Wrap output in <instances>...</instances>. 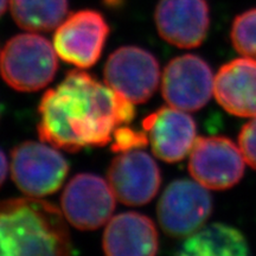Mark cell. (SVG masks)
Segmentation results:
<instances>
[{"label":"cell","mask_w":256,"mask_h":256,"mask_svg":"<svg viewBox=\"0 0 256 256\" xmlns=\"http://www.w3.org/2000/svg\"><path fill=\"white\" fill-rule=\"evenodd\" d=\"M214 78L209 64L200 57H176L162 72V94L168 106L184 112L203 108L214 94Z\"/></svg>","instance_id":"10"},{"label":"cell","mask_w":256,"mask_h":256,"mask_svg":"<svg viewBox=\"0 0 256 256\" xmlns=\"http://www.w3.org/2000/svg\"><path fill=\"white\" fill-rule=\"evenodd\" d=\"M212 210L208 188L198 182L178 179L162 192L156 206L160 226L171 238H188L203 226Z\"/></svg>","instance_id":"5"},{"label":"cell","mask_w":256,"mask_h":256,"mask_svg":"<svg viewBox=\"0 0 256 256\" xmlns=\"http://www.w3.org/2000/svg\"><path fill=\"white\" fill-rule=\"evenodd\" d=\"M63 216L52 203L36 197L0 202V256L72 254Z\"/></svg>","instance_id":"2"},{"label":"cell","mask_w":256,"mask_h":256,"mask_svg":"<svg viewBox=\"0 0 256 256\" xmlns=\"http://www.w3.org/2000/svg\"><path fill=\"white\" fill-rule=\"evenodd\" d=\"M214 95L228 113L256 116V60L244 57L224 64L215 76Z\"/></svg>","instance_id":"14"},{"label":"cell","mask_w":256,"mask_h":256,"mask_svg":"<svg viewBox=\"0 0 256 256\" xmlns=\"http://www.w3.org/2000/svg\"><path fill=\"white\" fill-rule=\"evenodd\" d=\"M38 136L72 153L112 144L119 128L136 116L134 104L90 74L72 70L42 98Z\"/></svg>","instance_id":"1"},{"label":"cell","mask_w":256,"mask_h":256,"mask_svg":"<svg viewBox=\"0 0 256 256\" xmlns=\"http://www.w3.org/2000/svg\"><path fill=\"white\" fill-rule=\"evenodd\" d=\"M232 40L240 55L256 60V8L243 12L235 18Z\"/></svg>","instance_id":"18"},{"label":"cell","mask_w":256,"mask_h":256,"mask_svg":"<svg viewBox=\"0 0 256 256\" xmlns=\"http://www.w3.org/2000/svg\"><path fill=\"white\" fill-rule=\"evenodd\" d=\"M69 171L66 159L56 147L25 142L11 153V176L28 197H46L60 188Z\"/></svg>","instance_id":"4"},{"label":"cell","mask_w":256,"mask_h":256,"mask_svg":"<svg viewBox=\"0 0 256 256\" xmlns=\"http://www.w3.org/2000/svg\"><path fill=\"white\" fill-rule=\"evenodd\" d=\"M238 147L246 162L256 170V116L243 126L238 136Z\"/></svg>","instance_id":"20"},{"label":"cell","mask_w":256,"mask_h":256,"mask_svg":"<svg viewBox=\"0 0 256 256\" xmlns=\"http://www.w3.org/2000/svg\"><path fill=\"white\" fill-rule=\"evenodd\" d=\"M110 34L104 16L94 10H81L66 18L54 34V48L64 62L81 69L100 60Z\"/></svg>","instance_id":"7"},{"label":"cell","mask_w":256,"mask_h":256,"mask_svg":"<svg viewBox=\"0 0 256 256\" xmlns=\"http://www.w3.org/2000/svg\"><path fill=\"white\" fill-rule=\"evenodd\" d=\"M8 0H0V17L5 14L6 8H8Z\"/></svg>","instance_id":"22"},{"label":"cell","mask_w":256,"mask_h":256,"mask_svg":"<svg viewBox=\"0 0 256 256\" xmlns=\"http://www.w3.org/2000/svg\"><path fill=\"white\" fill-rule=\"evenodd\" d=\"M106 84L133 104L148 101L159 86V63L150 51L122 46L108 57L104 69Z\"/></svg>","instance_id":"6"},{"label":"cell","mask_w":256,"mask_h":256,"mask_svg":"<svg viewBox=\"0 0 256 256\" xmlns=\"http://www.w3.org/2000/svg\"><path fill=\"white\" fill-rule=\"evenodd\" d=\"M58 62L55 48L36 34H22L8 40L0 54V74L18 92H37L55 78Z\"/></svg>","instance_id":"3"},{"label":"cell","mask_w":256,"mask_h":256,"mask_svg":"<svg viewBox=\"0 0 256 256\" xmlns=\"http://www.w3.org/2000/svg\"><path fill=\"white\" fill-rule=\"evenodd\" d=\"M102 247L110 256L156 255L159 248L158 232L147 216L124 212L108 222Z\"/></svg>","instance_id":"15"},{"label":"cell","mask_w":256,"mask_h":256,"mask_svg":"<svg viewBox=\"0 0 256 256\" xmlns=\"http://www.w3.org/2000/svg\"><path fill=\"white\" fill-rule=\"evenodd\" d=\"M154 20L160 37L182 49L200 46L210 26L206 0H159Z\"/></svg>","instance_id":"12"},{"label":"cell","mask_w":256,"mask_h":256,"mask_svg":"<svg viewBox=\"0 0 256 256\" xmlns=\"http://www.w3.org/2000/svg\"><path fill=\"white\" fill-rule=\"evenodd\" d=\"M6 176H8V159L4 152L0 150V186L4 184Z\"/></svg>","instance_id":"21"},{"label":"cell","mask_w":256,"mask_h":256,"mask_svg":"<svg viewBox=\"0 0 256 256\" xmlns=\"http://www.w3.org/2000/svg\"><path fill=\"white\" fill-rule=\"evenodd\" d=\"M18 26L31 32L51 31L66 19L69 0H10Z\"/></svg>","instance_id":"17"},{"label":"cell","mask_w":256,"mask_h":256,"mask_svg":"<svg viewBox=\"0 0 256 256\" xmlns=\"http://www.w3.org/2000/svg\"><path fill=\"white\" fill-rule=\"evenodd\" d=\"M66 220L78 230H95L110 220L115 209V196L104 178L80 174L66 184L62 197Z\"/></svg>","instance_id":"9"},{"label":"cell","mask_w":256,"mask_h":256,"mask_svg":"<svg viewBox=\"0 0 256 256\" xmlns=\"http://www.w3.org/2000/svg\"><path fill=\"white\" fill-rule=\"evenodd\" d=\"M148 142V136L145 130H136L130 124L119 128L112 142V151L126 152L145 147Z\"/></svg>","instance_id":"19"},{"label":"cell","mask_w":256,"mask_h":256,"mask_svg":"<svg viewBox=\"0 0 256 256\" xmlns=\"http://www.w3.org/2000/svg\"><path fill=\"white\" fill-rule=\"evenodd\" d=\"M107 179L115 198L130 206L151 202L162 184L156 162L151 156L138 148L115 156L108 168Z\"/></svg>","instance_id":"11"},{"label":"cell","mask_w":256,"mask_h":256,"mask_svg":"<svg viewBox=\"0 0 256 256\" xmlns=\"http://www.w3.org/2000/svg\"><path fill=\"white\" fill-rule=\"evenodd\" d=\"M152 152L166 162L183 160L196 142V124L190 115L174 107H162L142 121Z\"/></svg>","instance_id":"13"},{"label":"cell","mask_w":256,"mask_h":256,"mask_svg":"<svg viewBox=\"0 0 256 256\" xmlns=\"http://www.w3.org/2000/svg\"><path fill=\"white\" fill-rule=\"evenodd\" d=\"M244 162L240 147L228 138H197L190 152L188 171L209 190H226L241 180Z\"/></svg>","instance_id":"8"},{"label":"cell","mask_w":256,"mask_h":256,"mask_svg":"<svg viewBox=\"0 0 256 256\" xmlns=\"http://www.w3.org/2000/svg\"><path fill=\"white\" fill-rule=\"evenodd\" d=\"M248 244L241 232L222 223L202 226L188 236L179 249L182 255L244 256Z\"/></svg>","instance_id":"16"}]
</instances>
